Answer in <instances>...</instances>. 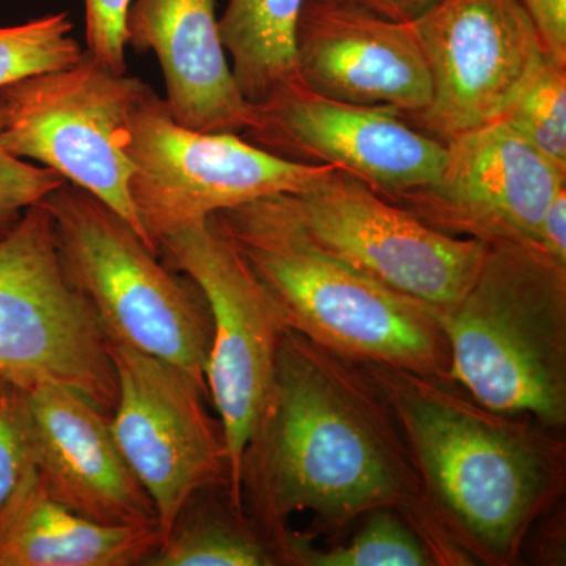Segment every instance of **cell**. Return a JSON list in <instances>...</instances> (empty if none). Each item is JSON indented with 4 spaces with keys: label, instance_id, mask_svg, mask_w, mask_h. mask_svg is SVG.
Segmentation results:
<instances>
[{
    "label": "cell",
    "instance_id": "6da1fadb",
    "mask_svg": "<svg viewBox=\"0 0 566 566\" xmlns=\"http://www.w3.org/2000/svg\"><path fill=\"white\" fill-rule=\"evenodd\" d=\"M238 495L285 545L297 513L340 539L376 510L400 513L419 535L422 483L392 403L359 360L285 329L273 385L241 460Z\"/></svg>",
    "mask_w": 566,
    "mask_h": 566
},
{
    "label": "cell",
    "instance_id": "7a4b0ae2",
    "mask_svg": "<svg viewBox=\"0 0 566 566\" xmlns=\"http://www.w3.org/2000/svg\"><path fill=\"white\" fill-rule=\"evenodd\" d=\"M360 364L403 428L434 565L521 564L532 528L565 494L564 431L488 408L450 376Z\"/></svg>",
    "mask_w": 566,
    "mask_h": 566
},
{
    "label": "cell",
    "instance_id": "3957f363",
    "mask_svg": "<svg viewBox=\"0 0 566 566\" xmlns=\"http://www.w3.org/2000/svg\"><path fill=\"white\" fill-rule=\"evenodd\" d=\"M208 221L240 253L286 329L353 360L449 376L442 316L319 248L289 193L216 212Z\"/></svg>",
    "mask_w": 566,
    "mask_h": 566
},
{
    "label": "cell",
    "instance_id": "277c9868",
    "mask_svg": "<svg viewBox=\"0 0 566 566\" xmlns=\"http://www.w3.org/2000/svg\"><path fill=\"white\" fill-rule=\"evenodd\" d=\"M449 376L476 401L566 427V264L531 245H490L460 303L442 316Z\"/></svg>",
    "mask_w": 566,
    "mask_h": 566
},
{
    "label": "cell",
    "instance_id": "5b68a950",
    "mask_svg": "<svg viewBox=\"0 0 566 566\" xmlns=\"http://www.w3.org/2000/svg\"><path fill=\"white\" fill-rule=\"evenodd\" d=\"M43 203L63 268L106 338L177 365L208 390L212 315L200 286L91 192L65 181Z\"/></svg>",
    "mask_w": 566,
    "mask_h": 566
},
{
    "label": "cell",
    "instance_id": "8992f818",
    "mask_svg": "<svg viewBox=\"0 0 566 566\" xmlns=\"http://www.w3.org/2000/svg\"><path fill=\"white\" fill-rule=\"evenodd\" d=\"M0 378L70 387L109 417L117 401L106 335L63 268L43 202L0 237Z\"/></svg>",
    "mask_w": 566,
    "mask_h": 566
},
{
    "label": "cell",
    "instance_id": "52a82bcc",
    "mask_svg": "<svg viewBox=\"0 0 566 566\" xmlns=\"http://www.w3.org/2000/svg\"><path fill=\"white\" fill-rule=\"evenodd\" d=\"M91 52L66 69L33 74L0 88L3 150L61 175L118 212L139 233L126 153L134 111L150 92ZM148 245V244H147Z\"/></svg>",
    "mask_w": 566,
    "mask_h": 566
},
{
    "label": "cell",
    "instance_id": "ba28073f",
    "mask_svg": "<svg viewBox=\"0 0 566 566\" xmlns=\"http://www.w3.org/2000/svg\"><path fill=\"white\" fill-rule=\"evenodd\" d=\"M126 153L134 167V208L158 255L169 234L253 200L303 191L329 169L279 158L240 134L185 128L153 91L134 111Z\"/></svg>",
    "mask_w": 566,
    "mask_h": 566
},
{
    "label": "cell",
    "instance_id": "9c48e42d",
    "mask_svg": "<svg viewBox=\"0 0 566 566\" xmlns=\"http://www.w3.org/2000/svg\"><path fill=\"white\" fill-rule=\"evenodd\" d=\"M289 197L319 248L441 316L471 289L490 248L431 229L365 182L331 167Z\"/></svg>",
    "mask_w": 566,
    "mask_h": 566
},
{
    "label": "cell",
    "instance_id": "30bf717a",
    "mask_svg": "<svg viewBox=\"0 0 566 566\" xmlns=\"http://www.w3.org/2000/svg\"><path fill=\"white\" fill-rule=\"evenodd\" d=\"M159 255L192 279L210 304L207 386L226 433L230 493L243 509L238 495L241 460L273 385L286 327L240 253L210 221L164 238Z\"/></svg>",
    "mask_w": 566,
    "mask_h": 566
},
{
    "label": "cell",
    "instance_id": "8fae6325",
    "mask_svg": "<svg viewBox=\"0 0 566 566\" xmlns=\"http://www.w3.org/2000/svg\"><path fill=\"white\" fill-rule=\"evenodd\" d=\"M117 376L112 434L158 510L163 536L186 499L229 483L226 433L210 394L177 365L106 338Z\"/></svg>",
    "mask_w": 566,
    "mask_h": 566
},
{
    "label": "cell",
    "instance_id": "7c38bea8",
    "mask_svg": "<svg viewBox=\"0 0 566 566\" xmlns=\"http://www.w3.org/2000/svg\"><path fill=\"white\" fill-rule=\"evenodd\" d=\"M411 24L431 99L406 120L442 142L499 120L546 57L517 0H436Z\"/></svg>",
    "mask_w": 566,
    "mask_h": 566
},
{
    "label": "cell",
    "instance_id": "4fadbf2b",
    "mask_svg": "<svg viewBox=\"0 0 566 566\" xmlns=\"http://www.w3.org/2000/svg\"><path fill=\"white\" fill-rule=\"evenodd\" d=\"M446 145L438 180L390 202L450 237L539 249L543 218L566 174L505 120Z\"/></svg>",
    "mask_w": 566,
    "mask_h": 566
},
{
    "label": "cell",
    "instance_id": "5bb4252c",
    "mask_svg": "<svg viewBox=\"0 0 566 566\" xmlns=\"http://www.w3.org/2000/svg\"><path fill=\"white\" fill-rule=\"evenodd\" d=\"M248 140L289 161L326 166L392 200L438 180L446 142L389 107L334 102L305 87L256 106Z\"/></svg>",
    "mask_w": 566,
    "mask_h": 566
},
{
    "label": "cell",
    "instance_id": "9a60e30c",
    "mask_svg": "<svg viewBox=\"0 0 566 566\" xmlns=\"http://www.w3.org/2000/svg\"><path fill=\"white\" fill-rule=\"evenodd\" d=\"M296 55L301 84L324 98L389 107L405 118L430 104V71L411 22L352 3L307 0Z\"/></svg>",
    "mask_w": 566,
    "mask_h": 566
},
{
    "label": "cell",
    "instance_id": "2e32d148",
    "mask_svg": "<svg viewBox=\"0 0 566 566\" xmlns=\"http://www.w3.org/2000/svg\"><path fill=\"white\" fill-rule=\"evenodd\" d=\"M21 389L48 497L98 523L159 527L155 502L123 457L111 417L70 387Z\"/></svg>",
    "mask_w": 566,
    "mask_h": 566
},
{
    "label": "cell",
    "instance_id": "e0dca14e",
    "mask_svg": "<svg viewBox=\"0 0 566 566\" xmlns=\"http://www.w3.org/2000/svg\"><path fill=\"white\" fill-rule=\"evenodd\" d=\"M126 46L153 51L161 65L174 120L200 133L245 134L256 107L244 98L227 61L216 0H133Z\"/></svg>",
    "mask_w": 566,
    "mask_h": 566
},
{
    "label": "cell",
    "instance_id": "ac0fdd59",
    "mask_svg": "<svg viewBox=\"0 0 566 566\" xmlns=\"http://www.w3.org/2000/svg\"><path fill=\"white\" fill-rule=\"evenodd\" d=\"M161 542L159 527L98 523L44 493L0 549V566H145Z\"/></svg>",
    "mask_w": 566,
    "mask_h": 566
},
{
    "label": "cell",
    "instance_id": "d6986e66",
    "mask_svg": "<svg viewBox=\"0 0 566 566\" xmlns=\"http://www.w3.org/2000/svg\"><path fill=\"white\" fill-rule=\"evenodd\" d=\"M145 566H285L281 543L234 504L229 483L186 499Z\"/></svg>",
    "mask_w": 566,
    "mask_h": 566
},
{
    "label": "cell",
    "instance_id": "ffe728a7",
    "mask_svg": "<svg viewBox=\"0 0 566 566\" xmlns=\"http://www.w3.org/2000/svg\"><path fill=\"white\" fill-rule=\"evenodd\" d=\"M307 0H229L218 20L234 81L252 106L304 87L297 71L296 33Z\"/></svg>",
    "mask_w": 566,
    "mask_h": 566
},
{
    "label": "cell",
    "instance_id": "44dd1931",
    "mask_svg": "<svg viewBox=\"0 0 566 566\" xmlns=\"http://www.w3.org/2000/svg\"><path fill=\"white\" fill-rule=\"evenodd\" d=\"M348 542L322 549L307 535L292 531L285 566H433L434 558L400 513L381 509L360 521Z\"/></svg>",
    "mask_w": 566,
    "mask_h": 566
},
{
    "label": "cell",
    "instance_id": "7402d4cb",
    "mask_svg": "<svg viewBox=\"0 0 566 566\" xmlns=\"http://www.w3.org/2000/svg\"><path fill=\"white\" fill-rule=\"evenodd\" d=\"M43 494L24 395L0 378V549Z\"/></svg>",
    "mask_w": 566,
    "mask_h": 566
},
{
    "label": "cell",
    "instance_id": "603a6c76",
    "mask_svg": "<svg viewBox=\"0 0 566 566\" xmlns=\"http://www.w3.org/2000/svg\"><path fill=\"white\" fill-rule=\"evenodd\" d=\"M499 120L566 174V66L543 59Z\"/></svg>",
    "mask_w": 566,
    "mask_h": 566
},
{
    "label": "cell",
    "instance_id": "cb8c5ba5",
    "mask_svg": "<svg viewBox=\"0 0 566 566\" xmlns=\"http://www.w3.org/2000/svg\"><path fill=\"white\" fill-rule=\"evenodd\" d=\"M82 54L66 11L0 28V88L33 74L66 69Z\"/></svg>",
    "mask_w": 566,
    "mask_h": 566
},
{
    "label": "cell",
    "instance_id": "d4e9b609",
    "mask_svg": "<svg viewBox=\"0 0 566 566\" xmlns=\"http://www.w3.org/2000/svg\"><path fill=\"white\" fill-rule=\"evenodd\" d=\"M3 128V103L0 96V136ZM65 182L48 167L36 166L3 150L0 144V237L9 233L24 212L43 202Z\"/></svg>",
    "mask_w": 566,
    "mask_h": 566
},
{
    "label": "cell",
    "instance_id": "484cf974",
    "mask_svg": "<svg viewBox=\"0 0 566 566\" xmlns=\"http://www.w3.org/2000/svg\"><path fill=\"white\" fill-rule=\"evenodd\" d=\"M133 0H84L87 52L117 73H126V14Z\"/></svg>",
    "mask_w": 566,
    "mask_h": 566
},
{
    "label": "cell",
    "instance_id": "4316f807",
    "mask_svg": "<svg viewBox=\"0 0 566 566\" xmlns=\"http://www.w3.org/2000/svg\"><path fill=\"white\" fill-rule=\"evenodd\" d=\"M549 61L566 66V0H517Z\"/></svg>",
    "mask_w": 566,
    "mask_h": 566
},
{
    "label": "cell",
    "instance_id": "83f0119b",
    "mask_svg": "<svg viewBox=\"0 0 566 566\" xmlns=\"http://www.w3.org/2000/svg\"><path fill=\"white\" fill-rule=\"evenodd\" d=\"M539 249L556 262L566 264V185L547 207L539 230Z\"/></svg>",
    "mask_w": 566,
    "mask_h": 566
},
{
    "label": "cell",
    "instance_id": "f1b7e54d",
    "mask_svg": "<svg viewBox=\"0 0 566 566\" xmlns=\"http://www.w3.org/2000/svg\"><path fill=\"white\" fill-rule=\"evenodd\" d=\"M335 2L352 3L387 20L411 22L422 17L436 0H335Z\"/></svg>",
    "mask_w": 566,
    "mask_h": 566
}]
</instances>
